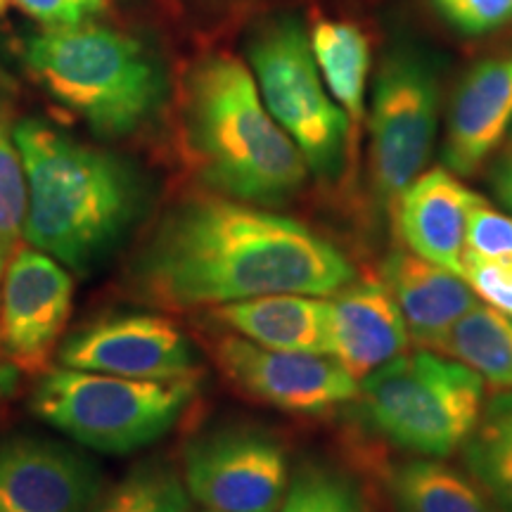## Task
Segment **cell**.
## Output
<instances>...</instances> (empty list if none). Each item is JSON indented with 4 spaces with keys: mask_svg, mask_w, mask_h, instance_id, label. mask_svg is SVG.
Returning <instances> with one entry per match:
<instances>
[{
    "mask_svg": "<svg viewBox=\"0 0 512 512\" xmlns=\"http://www.w3.org/2000/svg\"><path fill=\"white\" fill-rule=\"evenodd\" d=\"M356 278L339 247L290 216L192 195L155 223L126 264V292L162 311L297 292L332 297Z\"/></svg>",
    "mask_w": 512,
    "mask_h": 512,
    "instance_id": "cell-1",
    "label": "cell"
},
{
    "mask_svg": "<svg viewBox=\"0 0 512 512\" xmlns=\"http://www.w3.org/2000/svg\"><path fill=\"white\" fill-rule=\"evenodd\" d=\"M15 138L27 178L22 238L76 275L95 273L143 219V178L46 119H22Z\"/></svg>",
    "mask_w": 512,
    "mask_h": 512,
    "instance_id": "cell-2",
    "label": "cell"
},
{
    "mask_svg": "<svg viewBox=\"0 0 512 512\" xmlns=\"http://www.w3.org/2000/svg\"><path fill=\"white\" fill-rule=\"evenodd\" d=\"M181 138L197 178L230 200L280 207L309 178L306 159L266 110L254 74L233 55H209L190 69Z\"/></svg>",
    "mask_w": 512,
    "mask_h": 512,
    "instance_id": "cell-3",
    "label": "cell"
},
{
    "mask_svg": "<svg viewBox=\"0 0 512 512\" xmlns=\"http://www.w3.org/2000/svg\"><path fill=\"white\" fill-rule=\"evenodd\" d=\"M24 67L102 138L133 136L164 100V76L143 43L98 24L48 27L29 38Z\"/></svg>",
    "mask_w": 512,
    "mask_h": 512,
    "instance_id": "cell-4",
    "label": "cell"
},
{
    "mask_svg": "<svg viewBox=\"0 0 512 512\" xmlns=\"http://www.w3.org/2000/svg\"><path fill=\"white\" fill-rule=\"evenodd\" d=\"M197 392L200 375L128 380L57 366L38 377L29 408L83 448L105 456H131L174 430Z\"/></svg>",
    "mask_w": 512,
    "mask_h": 512,
    "instance_id": "cell-5",
    "label": "cell"
},
{
    "mask_svg": "<svg viewBox=\"0 0 512 512\" xmlns=\"http://www.w3.org/2000/svg\"><path fill=\"white\" fill-rule=\"evenodd\" d=\"M363 415L392 444L427 458L463 448L484 408L475 370L430 349L399 356L358 384Z\"/></svg>",
    "mask_w": 512,
    "mask_h": 512,
    "instance_id": "cell-6",
    "label": "cell"
},
{
    "mask_svg": "<svg viewBox=\"0 0 512 512\" xmlns=\"http://www.w3.org/2000/svg\"><path fill=\"white\" fill-rule=\"evenodd\" d=\"M249 62L266 110L299 147L309 171L335 178L354 128L325 88L302 24L292 17L266 24L249 43Z\"/></svg>",
    "mask_w": 512,
    "mask_h": 512,
    "instance_id": "cell-7",
    "label": "cell"
},
{
    "mask_svg": "<svg viewBox=\"0 0 512 512\" xmlns=\"http://www.w3.org/2000/svg\"><path fill=\"white\" fill-rule=\"evenodd\" d=\"M439 124V79L418 50L394 48L382 60L370 105V181L394 214L403 190L430 162Z\"/></svg>",
    "mask_w": 512,
    "mask_h": 512,
    "instance_id": "cell-8",
    "label": "cell"
},
{
    "mask_svg": "<svg viewBox=\"0 0 512 512\" xmlns=\"http://www.w3.org/2000/svg\"><path fill=\"white\" fill-rule=\"evenodd\" d=\"M181 477L192 503L204 510L280 512L290 486V460L278 434L230 422L185 444Z\"/></svg>",
    "mask_w": 512,
    "mask_h": 512,
    "instance_id": "cell-9",
    "label": "cell"
},
{
    "mask_svg": "<svg viewBox=\"0 0 512 512\" xmlns=\"http://www.w3.org/2000/svg\"><path fill=\"white\" fill-rule=\"evenodd\" d=\"M57 366L128 380H181L200 375L195 347L159 313H105L67 332Z\"/></svg>",
    "mask_w": 512,
    "mask_h": 512,
    "instance_id": "cell-10",
    "label": "cell"
},
{
    "mask_svg": "<svg viewBox=\"0 0 512 512\" xmlns=\"http://www.w3.org/2000/svg\"><path fill=\"white\" fill-rule=\"evenodd\" d=\"M74 306L67 266L36 247H15L0 280V351L19 373H38L57 354Z\"/></svg>",
    "mask_w": 512,
    "mask_h": 512,
    "instance_id": "cell-11",
    "label": "cell"
},
{
    "mask_svg": "<svg viewBox=\"0 0 512 512\" xmlns=\"http://www.w3.org/2000/svg\"><path fill=\"white\" fill-rule=\"evenodd\" d=\"M216 366L240 392L297 415H320L358 399V380L335 356L268 349L226 332L211 344Z\"/></svg>",
    "mask_w": 512,
    "mask_h": 512,
    "instance_id": "cell-12",
    "label": "cell"
},
{
    "mask_svg": "<svg viewBox=\"0 0 512 512\" xmlns=\"http://www.w3.org/2000/svg\"><path fill=\"white\" fill-rule=\"evenodd\" d=\"M105 489L79 448L36 434L0 439V512H86Z\"/></svg>",
    "mask_w": 512,
    "mask_h": 512,
    "instance_id": "cell-13",
    "label": "cell"
},
{
    "mask_svg": "<svg viewBox=\"0 0 512 512\" xmlns=\"http://www.w3.org/2000/svg\"><path fill=\"white\" fill-rule=\"evenodd\" d=\"M512 124V43L477 62L460 81L448 112L444 164L475 174Z\"/></svg>",
    "mask_w": 512,
    "mask_h": 512,
    "instance_id": "cell-14",
    "label": "cell"
},
{
    "mask_svg": "<svg viewBox=\"0 0 512 512\" xmlns=\"http://www.w3.org/2000/svg\"><path fill=\"white\" fill-rule=\"evenodd\" d=\"M330 299L332 354L358 384L406 354L411 344L406 318L382 280H351Z\"/></svg>",
    "mask_w": 512,
    "mask_h": 512,
    "instance_id": "cell-15",
    "label": "cell"
},
{
    "mask_svg": "<svg viewBox=\"0 0 512 512\" xmlns=\"http://www.w3.org/2000/svg\"><path fill=\"white\" fill-rule=\"evenodd\" d=\"M484 202L446 169H430L403 190L396 204V226L408 247L422 259L463 275L465 235L472 209Z\"/></svg>",
    "mask_w": 512,
    "mask_h": 512,
    "instance_id": "cell-16",
    "label": "cell"
},
{
    "mask_svg": "<svg viewBox=\"0 0 512 512\" xmlns=\"http://www.w3.org/2000/svg\"><path fill=\"white\" fill-rule=\"evenodd\" d=\"M380 273L406 318L411 339L422 349L437 351L448 328L479 302L463 275L422 259L408 247H394L384 256Z\"/></svg>",
    "mask_w": 512,
    "mask_h": 512,
    "instance_id": "cell-17",
    "label": "cell"
},
{
    "mask_svg": "<svg viewBox=\"0 0 512 512\" xmlns=\"http://www.w3.org/2000/svg\"><path fill=\"white\" fill-rule=\"evenodd\" d=\"M211 323L268 349L332 354L330 299L278 292L207 309Z\"/></svg>",
    "mask_w": 512,
    "mask_h": 512,
    "instance_id": "cell-18",
    "label": "cell"
},
{
    "mask_svg": "<svg viewBox=\"0 0 512 512\" xmlns=\"http://www.w3.org/2000/svg\"><path fill=\"white\" fill-rule=\"evenodd\" d=\"M309 41L325 88L356 131L366 117V86L370 74V43L366 34L354 22L318 19Z\"/></svg>",
    "mask_w": 512,
    "mask_h": 512,
    "instance_id": "cell-19",
    "label": "cell"
},
{
    "mask_svg": "<svg viewBox=\"0 0 512 512\" xmlns=\"http://www.w3.org/2000/svg\"><path fill=\"white\" fill-rule=\"evenodd\" d=\"M396 512H498L482 486L441 460H408L389 475Z\"/></svg>",
    "mask_w": 512,
    "mask_h": 512,
    "instance_id": "cell-20",
    "label": "cell"
},
{
    "mask_svg": "<svg viewBox=\"0 0 512 512\" xmlns=\"http://www.w3.org/2000/svg\"><path fill=\"white\" fill-rule=\"evenodd\" d=\"M437 351L475 370L494 387L512 389V318L491 304L477 302L460 316Z\"/></svg>",
    "mask_w": 512,
    "mask_h": 512,
    "instance_id": "cell-21",
    "label": "cell"
},
{
    "mask_svg": "<svg viewBox=\"0 0 512 512\" xmlns=\"http://www.w3.org/2000/svg\"><path fill=\"white\" fill-rule=\"evenodd\" d=\"M463 460L498 512H512V392L484 403L463 444Z\"/></svg>",
    "mask_w": 512,
    "mask_h": 512,
    "instance_id": "cell-22",
    "label": "cell"
},
{
    "mask_svg": "<svg viewBox=\"0 0 512 512\" xmlns=\"http://www.w3.org/2000/svg\"><path fill=\"white\" fill-rule=\"evenodd\" d=\"M86 512H192L181 472L164 460L133 465Z\"/></svg>",
    "mask_w": 512,
    "mask_h": 512,
    "instance_id": "cell-23",
    "label": "cell"
},
{
    "mask_svg": "<svg viewBox=\"0 0 512 512\" xmlns=\"http://www.w3.org/2000/svg\"><path fill=\"white\" fill-rule=\"evenodd\" d=\"M12 88L0 72V252L10 254L22 240L27 214V178L15 138Z\"/></svg>",
    "mask_w": 512,
    "mask_h": 512,
    "instance_id": "cell-24",
    "label": "cell"
},
{
    "mask_svg": "<svg viewBox=\"0 0 512 512\" xmlns=\"http://www.w3.org/2000/svg\"><path fill=\"white\" fill-rule=\"evenodd\" d=\"M280 512H370L363 491L344 472L330 465H299Z\"/></svg>",
    "mask_w": 512,
    "mask_h": 512,
    "instance_id": "cell-25",
    "label": "cell"
},
{
    "mask_svg": "<svg viewBox=\"0 0 512 512\" xmlns=\"http://www.w3.org/2000/svg\"><path fill=\"white\" fill-rule=\"evenodd\" d=\"M465 256L512 266V216L479 202L467 221Z\"/></svg>",
    "mask_w": 512,
    "mask_h": 512,
    "instance_id": "cell-26",
    "label": "cell"
},
{
    "mask_svg": "<svg viewBox=\"0 0 512 512\" xmlns=\"http://www.w3.org/2000/svg\"><path fill=\"white\" fill-rule=\"evenodd\" d=\"M448 24L470 36L491 34L512 22V0H432Z\"/></svg>",
    "mask_w": 512,
    "mask_h": 512,
    "instance_id": "cell-27",
    "label": "cell"
},
{
    "mask_svg": "<svg viewBox=\"0 0 512 512\" xmlns=\"http://www.w3.org/2000/svg\"><path fill=\"white\" fill-rule=\"evenodd\" d=\"M463 278L494 309L512 318V266L463 256Z\"/></svg>",
    "mask_w": 512,
    "mask_h": 512,
    "instance_id": "cell-28",
    "label": "cell"
},
{
    "mask_svg": "<svg viewBox=\"0 0 512 512\" xmlns=\"http://www.w3.org/2000/svg\"><path fill=\"white\" fill-rule=\"evenodd\" d=\"M107 0H17V5L46 27H74L98 15Z\"/></svg>",
    "mask_w": 512,
    "mask_h": 512,
    "instance_id": "cell-29",
    "label": "cell"
},
{
    "mask_svg": "<svg viewBox=\"0 0 512 512\" xmlns=\"http://www.w3.org/2000/svg\"><path fill=\"white\" fill-rule=\"evenodd\" d=\"M494 188L498 200L512 211V152L501 159V164L494 171Z\"/></svg>",
    "mask_w": 512,
    "mask_h": 512,
    "instance_id": "cell-30",
    "label": "cell"
},
{
    "mask_svg": "<svg viewBox=\"0 0 512 512\" xmlns=\"http://www.w3.org/2000/svg\"><path fill=\"white\" fill-rule=\"evenodd\" d=\"M19 382V370L0 351V406L10 399Z\"/></svg>",
    "mask_w": 512,
    "mask_h": 512,
    "instance_id": "cell-31",
    "label": "cell"
},
{
    "mask_svg": "<svg viewBox=\"0 0 512 512\" xmlns=\"http://www.w3.org/2000/svg\"><path fill=\"white\" fill-rule=\"evenodd\" d=\"M5 259H8V254L0 252V280H3V268H5Z\"/></svg>",
    "mask_w": 512,
    "mask_h": 512,
    "instance_id": "cell-32",
    "label": "cell"
},
{
    "mask_svg": "<svg viewBox=\"0 0 512 512\" xmlns=\"http://www.w3.org/2000/svg\"><path fill=\"white\" fill-rule=\"evenodd\" d=\"M5 8V0H0V10H3Z\"/></svg>",
    "mask_w": 512,
    "mask_h": 512,
    "instance_id": "cell-33",
    "label": "cell"
},
{
    "mask_svg": "<svg viewBox=\"0 0 512 512\" xmlns=\"http://www.w3.org/2000/svg\"><path fill=\"white\" fill-rule=\"evenodd\" d=\"M202 512H211V510H202Z\"/></svg>",
    "mask_w": 512,
    "mask_h": 512,
    "instance_id": "cell-34",
    "label": "cell"
}]
</instances>
